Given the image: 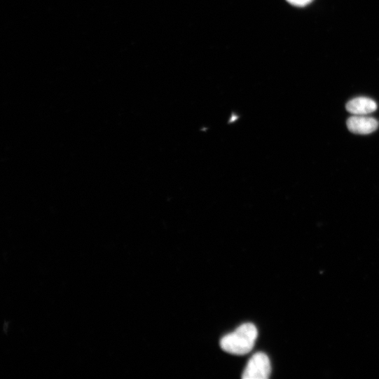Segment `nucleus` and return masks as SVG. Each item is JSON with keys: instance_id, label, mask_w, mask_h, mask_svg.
I'll return each mask as SVG.
<instances>
[{"instance_id": "f257e3e1", "label": "nucleus", "mask_w": 379, "mask_h": 379, "mask_svg": "<svg viewBox=\"0 0 379 379\" xmlns=\"http://www.w3.org/2000/svg\"><path fill=\"white\" fill-rule=\"evenodd\" d=\"M258 331L251 323L240 325L236 330L224 336L220 341L221 347L226 352L237 355L249 353L254 347Z\"/></svg>"}, {"instance_id": "f03ea898", "label": "nucleus", "mask_w": 379, "mask_h": 379, "mask_svg": "<svg viewBox=\"0 0 379 379\" xmlns=\"http://www.w3.org/2000/svg\"><path fill=\"white\" fill-rule=\"evenodd\" d=\"M271 373V364L267 354L255 353L249 360L242 374L244 379H267Z\"/></svg>"}, {"instance_id": "7ed1b4c3", "label": "nucleus", "mask_w": 379, "mask_h": 379, "mask_svg": "<svg viewBox=\"0 0 379 379\" xmlns=\"http://www.w3.org/2000/svg\"><path fill=\"white\" fill-rule=\"evenodd\" d=\"M379 123L373 118L363 116H354L347 120V129L354 134L366 135L375 132Z\"/></svg>"}, {"instance_id": "20e7f679", "label": "nucleus", "mask_w": 379, "mask_h": 379, "mask_svg": "<svg viewBox=\"0 0 379 379\" xmlns=\"http://www.w3.org/2000/svg\"><path fill=\"white\" fill-rule=\"evenodd\" d=\"M345 108L352 115L366 116L375 111L377 104L369 98L357 97L348 102Z\"/></svg>"}, {"instance_id": "39448f33", "label": "nucleus", "mask_w": 379, "mask_h": 379, "mask_svg": "<svg viewBox=\"0 0 379 379\" xmlns=\"http://www.w3.org/2000/svg\"><path fill=\"white\" fill-rule=\"evenodd\" d=\"M287 1L296 7H304L312 2L313 0H287Z\"/></svg>"}]
</instances>
